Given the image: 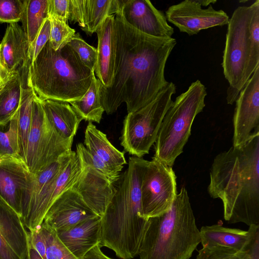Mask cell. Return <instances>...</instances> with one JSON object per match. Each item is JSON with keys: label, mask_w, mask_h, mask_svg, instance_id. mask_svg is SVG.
<instances>
[{"label": "cell", "mask_w": 259, "mask_h": 259, "mask_svg": "<svg viewBox=\"0 0 259 259\" xmlns=\"http://www.w3.org/2000/svg\"><path fill=\"white\" fill-rule=\"evenodd\" d=\"M148 161L129 158L116 191L101 217V246L112 249L121 259L138 255L148 219L143 215L141 186Z\"/></svg>", "instance_id": "obj_3"}, {"label": "cell", "mask_w": 259, "mask_h": 259, "mask_svg": "<svg viewBox=\"0 0 259 259\" xmlns=\"http://www.w3.org/2000/svg\"><path fill=\"white\" fill-rule=\"evenodd\" d=\"M250 239L241 251L242 259H259V225H251Z\"/></svg>", "instance_id": "obj_38"}, {"label": "cell", "mask_w": 259, "mask_h": 259, "mask_svg": "<svg viewBox=\"0 0 259 259\" xmlns=\"http://www.w3.org/2000/svg\"><path fill=\"white\" fill-rule=\"evenodd\" d=\"M200 242V231L183 186L167 211L148 219L138 255L140 259H190Z\"/></svg>", "instance_id": "obj_5"}, {"label": "cell", "mask_w": 259, "mask_h": 259, "mask_svg": "<svg viewBox=\"0 0 259 259\" xmlns=\"http://www.w3.org/2000/svg\"><path fill=\"white\" fill-rule=\"evenodd\" d=\"M172 167L152 158L148 161L141 182V207L147 219L160 215L171 207L177 194Z\"/></svg>", "instance_id": "obj_10"}, {"label": "cell", "mask_w": 259, "mask_h": 259, "mask_svg": "<svg viewBox=\"0 0 259 259\" xmlns=\"http://www.w3.org/2000/svg\"><path fill=\"white\" fill-rule=\"evenodd\" d=\"M73 151L62 155L56 161L33 176L30 188L22 205L21 218L29 231L40 226L45 215L52 205L55 182L64 169Z\"/></svg>", "instance_id": "obj_11"}, {"label": "cell", "mask_w": 259, "mask_h": 259, "mask_svg": "<svg viewBox=\"0 0 259 259\" xmlns=\"http://www.w3.org/2000/svg\"><path fill=\"white\" fill-rule=\"evenodd\" d=\"M24 226L21 217L0 197V234L21 259L29 242Z\"/></svg>", "instance_id": "obj_21"}, {"label": "cell", "mask_w": 259, "mask_h": 259, "mask_svg": "<svg viewBox=\"0 0 259 259\" xmlns=\"http://www.w3.org/2000/svg\"><path fill=\"white\" fill-rule=\"evenodd\" d=\"M70 103L81 120L100 123L105 111L100 101V81L96 77L95 74L84 95L80 99Z\"/></svg>", "instance_id": "obj_29"}, {"label": "cell", "mask_w": 259, "mask_h": 259, "mask_svg": "<svg viewBox=\"0 0 259 259\" xmlns=\"http://www.w3.org/2000/svg\"><path fill=\"white\" fill-rule=\"evenodd\" d=\"M28 66L9 75L0 85V124L8 122L19 109Z\"/></svg>", "instance_id": "obj_25"}, {"label": "cell", "mask_w": 259, "mask_h": 259, "mask_svg": "<svg viewBox=\"0 0 259 259\" xmlns=\"http://www.w3.org/2000/svg\"><path fill=\"white\" fill-rule=\"evenodd\" d=\"M94 74L68 44L55 51L48 41L36 59L29 63L27 79L41 100L70 103L87 92Z\"/></svg>", "instance_id": "obj_4"}, {"label": "cell", "mask_w": 259, "mask_h": 259, "mask_svg": "<svg viewBox=\"0 0 259 259\" xmlns=\"http://www.w3.org/2000/svg\"><path fill=\"white\" fill-rule=\"evenodd\" d=\"M20 21L28 44V57L45 20L49 17V0H24Z\"/></svg>", "instance_id": "obj_26"}, {"label": "cell", "mask_w": 259, "mask_h": 259, "mask_svg": "<svg viewBox=\"0 0 259 259\" xmlns=\"http://www.w3.org/2000/svg\"><path fill=\"white\" fill-rule=\"evenodd\" d=\"M166 20L181 32L192 36L201 30L227 25L229 17L222 10L211 5L204 9L198 0H185L170 6L165 12Z\"/></svg>", "instance_id": "obj_13"}, {"label": "cell", "mask_w": 259, "mask_h": 259, "mask_svg": "<svg viewBox=\"0 0 259 259\" xmlns=\"http://www.w3.org/2000/svg\"><path fill=\"white\" fill-rule=\"evenodd\" d=\"M227 25L222 66L229 84L227 102L232 105L259 65V0L237 7Z\"/></svg>", "instance_id": "obj_6"}, {"label": "cell", "mask_w": 259, "mask_h": 259, "mask_svg": "<svg viewBox=\"0 0 259 259\" xmlns=\"http://www.w3.org/2000/svg\"><path fill=\"white\" fill-rule=\"evenodd\" d=\"M115 60L113 82H100L101 103L107 114L125 103L127 113L145 106L168 82L164 76L167 60L177 41L172 37L150 36L115 15Z\"/></svg>", "instance_id": "obj_1"}, {"label": "cell", "mask_w": 259, "mask_h": 259, "mask_svg": "<svg viewBox=\"0 0 259 259\" xmlns=\"http://www.w3.org/2000/svg\"><path fill=\"white\" fill-rule=\"evenodd\" d=\"M209 176L208 193L221 200L228 223L259 225V135L218 154Z\"/></svg>", "instance_id": "obj_2"}, {"label": "cell", "mask_w": 259, "mask_h": 259, "mask_svg": "<svg viewBox=\"0 0 259 259\" xmlns=\"http://www.w3.org/2000/svg\"><path fill=\"white\" fill-rule=\"evenodd\" d=\"M75 152L80 161L93 166L110 182L115 184L118 182L120 176L119 173L111 169L97 156L90 153L83 144L80 143L76 145Z\"/></svg>", "instance_id": "obj_33"}, {"label": "cell", "mask_w": 259, "mask_h": 259, "mask_svg": "<svg viewBox=\"0 0 259 259\" xmlns=\"http://www.w3.org/2000/svg\"><path fill=\"white\" fill-rule=\"evenodd\" d=\"M40 229L46 243L47 259H79L63 245L54 229L44 223Z\"/></svg>", "instance_id": "obj_31"}, {"label": "cell", "mask_w": 259, "mask_h": 259, "mask_svg": "<svg viewBox=\"0 0 259 259\" xmlns=\"http://www.w3.org/2000/svg\"><path fill=\"white\" fill-rule=\"evenodd\" d=\"M0 259H21L1 234Z\"/></svg>", "instance_id": "obj_41"}, {"label": "cell", "mask_w": 259, "mask_h": 259, "mask_svg": "<svg viewBox=\"0 0 259 259\" xmlns=\"http://www.w3.org/2000/svg\"><path fill=\"white\" fill-rule=\"evenodd\" d=\"M84 146L89 152L97 156L113 170L120 173L126 164L124 152L117 149L106 135L89 122L85 130Z\"/></svg>", "instance_id": "obj_22"}, {"label": "cell", "mask_w": 259, "mask_h": 259, "mask_svg": "<svg viewBox=\"0 0 259 259\" xmlns=\"http://www.w3.org/2000/svg\"><path fill=\"white\" fill-rule=\"evenodd\" d=\"M199 231L203 247L220 246L241 251L250 239L252 229L250 226L247 231H244L218 224L202 226Z\"/></svg>", "instance_id": "obj_23"}, {"label": "cell", "mask_w": 259, "mask_h": 259, "mask_svg": "<svg viewBox=\"0 0 259 259\" xmlns=\"http://www.w3.org/2000/svg\"><path fill=\"white\" fill-rule=\"evenodd\" d=\"M41 226V225H40ZM29 241L43 259L46 257V245L40 226L28 232Z\"/></svg>", "instance_id": "obj_40"}, {"label": "cell", "mask_w": 259, "mask_h": 259, "mask_svg": "<svg viewBox=\"0 0 259 259\" xmlns=\"http://www.w3.org/2000/svg\"><path fill=\"white\" fill-rule=\"evenodd\" d=\"M51 21L49 42L51 47L57 51L69 44L75 34V30L69 26L68 23L59 18L49 16Z\"/></svg>", "instance_id": "obj_32"}, {"label": "cell", "mask_w": 259, "mask_h": 259, "mask_svg": "<svg viewBox=\"0 0 259 259\" xmlns=\"http://www.w3.org/2000/svg\"><path fill=\"white\" fill-rule=\"evenodd\" d=\"M49 16H53L68 23L69 0H49Z\"/></svg>", "instance_id": "obj_39"}, {"label": "cell", "mask_w": 259, "mask_h": 259, "mask_svg": "<svg viewBox=\"0 0 259 259\" xmlns=\"http://www.w3.org/2000/svg\"><path fill=\"white\" fill-rule=\"evenodd\" d=\"M96 32L97 60L94 73L101 84L108 88L113 82L115 67V15L108 16Z\"/></svg>", "instance_id": "obj_19"}, {"label": "cell", "mask_w": 259, "mask_h": 259, "mask_svg": "<svg viewBox=\"0 0 259 259\" xmlns=\"http://www.w3.org/2000/svg\"><path fill=\"white\" fill-rule=\"evenodd\" d=\"M23 1L0 0V22L18 23L21 19Z\"/></svg>", "instance_id": "obj_35"}, {"label": "cell", "mask_w": 259, "mask_h": 259, "mask_svg": "<svg viewBox=\"0 0 259 259\" xmlns=\"http://www.w3.org/2000/svg\"><path fill=\"white\" fill-rule=\"evenodd\" d=\"M118 13L130 26L146 34L169 38L174 33L164 13L149 0H122Z\"/></svg>", "instance_id": "obj_15"}, {"label": "cell", "mask_w": 259, "mask_h": 259, "mask_svg": "<svg viewBox=\"0 0 259 259\" xmlns=\"http://www.w3.org/2000/svg\"><path fill=\"white\" fill-rule=\"evenodd\" d=\"M80 162L81 172L70 189L76 192L94 213L102 217L116 192V187L93 166Z\"/></svg>", "instance_id": "obj_16"}, {"label": "cell", "mask_w": 259, "mask_h": 259, "mask_svg": "<svg viewBox=\"0 0 259 259\" xmlns=\"http://www.w3.org/2000/svg\"><path fill=\"white\" fill-rule=\"evenodd\" d=\"M198 2L202 7H206L214 4L217 1L216 0H198Z\"/></svg>", "instance_id": "obj_44"}, {"label": "cell", "mask_w": 259, "mask_h": 259, "mask_svg": "<svg viewBox=\"0 0 259 259\" xmlns=\"http://www.w3.org/2000/svg\"><path fill=\"white\" fill-rule=\"evenodd\" d=\"M233 146L240 147L259 135V65L235 101Z\"/></svg>", "instance_id": "obj_12"}, {"label": "cell", "mask_w": 259, "mask_h": 259, "mask_svg": "<svg viewBox=\"0 0 259 259\" xmlns=\"http://www.w3.org/2000/svg\"><path fill=\"white\" fill-rule=\"evenodd\" d=\"M101 247L100 244L96 245L84 255L83 259H113L106 255Z\"/></svg>", "instance_id": "obj_42"}, {"label": "cell", "mask_w": 259, "mask_h": 259, "mask_svg": "<svg viewBox=\"0 0 259 259\" xmlns=\"http://www.w3.org/2000/svg\"><path fill=\"white\" fill-rule=\"evenodd\" d=\"M122 0H84V27L81 29L91 36L109 16L120 12Z\"/></svg>", "instance_id": "obj_27"}, {"label": "cell", "mask_w": 259, "mask_h": 259, "mask_svg": "<svg viewBox=\"0 0 259 259\" xmlns=\"http://www.w3.org/2000/svg\"><path fill=\"white\" fill-rule=\"evenodd\" d=\"M55 232L61 242L74 256L83 259L89 251L100 244L101 217L97 215L66 230Z\"/></svg>", "instance_id": "obj_18"}, {"label": "cell", "mask_w": 259, "mask_h": 259, "mask_svg": "<svg viewBox=\"0 0 259 259\" xmlns=\"http://www.w3.org/2000/svg\"><path fill=\"white\" fill-rule=\"evenodd\" d=\"M48 120L64 139H73L82 120L68 103L41 100Z\"/></svg>", "instance_id": "obj_24"}, {"label": "cell", "mask_w": 259, "mask_h": 259, "mask_svg": "<svg viewBox=\"0 0 259 259\" xmlns=\"http://www.w3.org/2000/svg\"><path fill=\"white\" fill-rule=\"evenodd\" d=\"M18 111L7 123L0 124V158L20 157L18 130Z\"/></svg>", "instance_id": "obj_30"}, {"label": "cell", "mask_w": 259, "mask_h": 259, "mask_svg": "<svg viewBox=\"0 0 259 259\" xmlns=\"http://www.w3.org/2000/svg\"><path fill=\"white\" fill-rule=\"evenodd\" d=\"M206 95V87L197 80L172 101L158 132L153 158L172 167L177 157L183 152L195 118L205 106Z\"/></svg>", "instance_id": "obj_7"}, {"label": "cell", "mask_w": 259, "mask_h": 259, "mask_svg": "<svg viewBox=\"0 0 259 259\" xmlns=\"http://www.w3.org/2000/svg\"><path fill=\"white\" fill-rule=\"evenodd\" d=\"M68 44L83 64L94 71L97 60V49L87 43L78 33L74 35Z\"/></svg>", "instance_id": "obj_34"}, {"label": "cell", "mask_w": 259, "mask_h": 259, "mask_svg": "<svg viewBox=\"0 0 259 259\" xmlns=\"http://www.w3.org/2000/svg\"><path fill=\"white\" fill-rule=\"evenodd\" d=\"M73 139H65L47 118L41 100L35 93L32 103V124L29 135L25 162L34 176L72 151Z\"/></svg>", "instance_id": "obj_9"}, {"label": "cell", "mask_w": 259, "mask_h": 259, "mask_svg": "<svg viewBox=\"0 0 259 259\" xmlns=\"http://www.w3.org/2000/svg\"><path fill=\"white\" fill-rule=\"evenodd\" d=\"M51 30V21L49 17L44 21L37 35L28 55L29 63L32 62L37 57L44 47L49 40Z\"/></svg>", "instance_id": "obj_37"}, {"label": "cell", "mask_w": 259, "mask_h": 259, "mask_svg": "<svg viewBox=\"0 0 259 259\" xmlns=\"http://www.w3.org/2000/svg\"><path fill=\"white\" fill-rule=\"evenodd\" d=\"M32 179L33 175L21 157L0 158V197L20 217Z\"/></svg>", "instance_id": "obj_14"}, {"label": "cell", "mask_w": 259, "mask_h": 259, "mask_svg": "<svg viewBox=\"0 0 259 259\" xmlns=\"http://www.w3.org/2000/svg\"><path fill=\"white\" fill-rule=\"evenodd\" d=\"M196 259H242L241 251L231 248L217 246L203 247Z\"/></svg>", "instance_id": "obj_36"}, {"label": "cell", "mask_w": 259, "mask_h": 259, "mask_svg": "<svg viewBox=\"0 0 259 259\" xmlns=\"http://www.w3.org/2000/svg\"><path fill=\"white\" fill-rule=\"evenodd\" d=\"M26 71L22 89L21 99L18 110V130L19 156L25 162L28 139L32 119V103L35 93L29 85Z\"/></svg>", "instance_id": "obj_28"}, {"label": "cell", "mask_w": 259, "mask_h": 259, "mask_svg": "<svg viewBox=\"0 0 259 259\" xmlns=\"http://www.w3.org/2000/svg\"><path fill=\"white\" fill-rule=\"evenodd\" d=\"M96 216L79 195L69 189L53 202L42 223L55 231L64 230Z\"/></svg>", "instance_id": "obj_17"}, {"label": "cell", "mask_w": 259, "mask_h": 259, "mask_svg": "<svg viewBox=\"0 0 259 259\" xmlns=\"http://www.w3.org/2000/svg\"><path fill=\"white\" fill-rule=\"evenodd\" d=\"M29 63L27 39L18 23L8 25L0 43V64L8 76Z\"/></svg>", "instance_id": "obj_20"}, {"label": "cell", "mask_w": 259, "mask_h": 259, "mask_svg": "<svg viewBox=\"0 0 259 259\" xmlns=\"http://www.w3.org/2000/svg\"><path fill=\"white\" fill-rule=\"evenodd\" d=\"M176 93V85L168 82L150 103L127 113L120 137V144L125 151L139 158L149 153Z\"/></svg>", "instance_id": "obj_8"}, {"label": "cell", "mask_w": 259, "mask_h": 259, "mask_svg": "<svg viewBox=\"0 0 259 259\" xmlns=\"http://www.w3.org/2000/svg\"><path fill=\"white\" fill-rule=\"evenodd\" d=\"M24 259H43L37 251L28 242L27 251Z\"/></svg>", "instance_id": "obj_43"}, {"label": "cell", "mask_w": 259, "mask_h": 259, "mask_svg": "<svg viewBox=\"0 0 259 259\" xmlns=\"http://www.w3.org/2000/svg\"><path fill=\"white\" fill-rule=\"evenodd\" d=\"M7 75L3 69L0 64V85L3 81L7 77Z\"/></svg>", "instance_id": "obj_45"}]
</instances>
